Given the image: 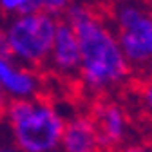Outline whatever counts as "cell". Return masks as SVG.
Segmentation results:
<instances>
[{"label": "cell", "instance_id": "10", "mask_svg": "<svg viewBox=\"0 0 152 152\" xmlns=\"http://www.w3.org/2000/svg\"><path fill=\"white\" fill-rule=\"evenodd\" d=\"M0 7L6 13H18V16L24 15H33V13H40L36 0H0Z\"/></svg>", "mask_w": 152, "mask_h": 152}, {"label": "cell", "instance_id": "14", "mask_svg": "<svg viewBox=\"0 0 152 152\" xmlns=\"http://www.w3.org/2000/svg\"><path fill=\"white\" fill-rule=\"evenodd\" d=\"M121 152H150V150L145 147H140V145H130L127 148H121Z\"/></svg>", "mask_w": 152, "mask_h": 152}, {"label": "cell", "instance_id": "3", "mask_svg": "<svg viewBox=\"0 0 152 152\" xmlns=\"http://www.w3.org/2000/svg\"><path fill=\"white\" fill-rule=\"evenodd\" d=\"M116 27V40L130 69L152 72V7L136 0H103L96 6Z\"/></svg>", "mask_w": 152, "mask_h": 152}, {"label": "cell", "instance_id": "6", "mask_svg": "<svg viewBox=\"0 0 152 152\" xmlns=\"http://www.w3.org/2000/svg\"><path fill=\"white\" fill-rule=\"evenodd\" d=\"M0 87L6 91L9 100H29L40 96L42 83L34 69L0 58Z\"/></svg>", "mask_w": 152, "mask_h": 152}, {"label": "cell", "instance_id": "1", "mask_svg": "<svg viewBox=\"0 0 152 152\" xmlns=\"http://www.w3.org/2000/svg\"><path fill=\"white\" fill-rule=\"evenodd\" d=\"M65 20L74 31L80 47L82 83L98 96H107L114 87L127 85L132 69L120 49V44L107 27L96 6H71Z\"/></svg>", "mask_w": 152, "mask_h": 152}, {"label": "cell", "instance_id": "5", "mask_svg": "<svg viewBox=\"0 0 152 152\" xmlns=\"http://www.w3.org/2000/svg\"><path fill=\"white\" fill-rule=\"evenodd\" d=\"M98 136V150L121 152V143L127 136V112L107 96H98L89 112Z\"/></svg>", "mask_w": 152, "mask_h": 152}, {"label": "cell", "instance_id": "2", "mask_svg": "<svg viewBox=\"0 0 152 152\" xmlns=\"http://www.w3.org/2000/svg\"><path fill=\"white\" fill-rule=\"evenodd\" d=\"M6 118L20 152H54L62 143L65 120L44 96L11 100Z\"/></svg>", "mask_w": 152, "mask_h": 152}, {"label": "cell", "instance_id": "12", "mask_svg": "<svg viewBox=\"0 0 152 152\" xmlns=\"http://www.w3.org/2000/svg\"><path fill=\"white\" fill-rule=\"evenodd\" d=\"M0 58L2 60H15L11 47H9V42H7V34L2 29H0Z\"/></svg>", "mask_w": 152, "mask_h": 152}, {"label": "cell", "instance_id": "15", "mask_svg": "<svg viewBox=\"0 0 152 152\" xmlns=\"http://www.w3.org/2000/svg\"><path fill=\"white\" fill-rule=\"evenodd\" d=\"M0 152H20L18 148H0Z\"/></svg>", "mask_w": 152, "mask_h": 152}, {"label": "cell", "instance_id": "4", "mask_svg": "<svg viewBox=\"0 0 152 152\" xmlns=\"http://www.w3.org/2000/svg\"><path fill=\"white\" fill-rule=\"evenodd\" d=\"M58 18L47 13L18 16L6 31L13 58L24 62L29 69L38 71L47 60L54 44Z\"/></svg>", "mask_w": 152, "mask_h": 152}, {"label": "cell", "instance_id": "8", "mask_svg": "<svg viewBox=\"0 0 152 152\" xmlns=\"http://www.w3.org/2000/svg\"><path fill=\"white\" fill-rule=\"evenodd\" d=\"M60 145L64 152H98L96 129L89 114L74 116L72 120L65 121Z\"/></svg>", "mask_w": 152, "mask_h": 152}, {"label": "cell", "instance_id": "9", "mask_svg": "<svg viewBox=\"0 0 152 152\" xmlns=\"http://www.w3.org/2000/svg\"><path fill=\"white\" fill-rule=\"evenodd\" d=\"M130 89L134 91L136 100L143 110V114L148 118V121H152V72L140 76L132 83H129Z\"/></svg>", "mask_w": 152, "mask_h": 152}, {"label": "cell", "instance_id": "7", "mask_svg": "<svg viewBox=\"0 0 152 152\" xmlns=\"http://www.w3.org/2000/svg\"><path fill=\"white\" fill-rule=\"evenodd\" d=\"M51 65L54 67L56 72L64 76H69L72 72H80V47L78 40L74 36L72 27L65 18H58V26H56V34H54V44L49 54Z\"/></svg>", "mask_w": 152, "mask_h": 152}, {"label": "cell", "instance_id": "11", "mask_svg": "<svg viewBox=\"0 0 152 152\" xmlns=\"http://www.w3.org/2000/svg\"><path fill=\"white\" fill-rule=\"evenodd\" d=\"M40 13H47L54 18H62L69 9V0H36Z\"/></svg>", "mask_w": 152, "mask_h": 152}, {"label": "cell", "instance_id": "13", "mask_svg": "<svg viewBox=\"0 0 152 152\" xmlns=\"http://www.w3.org/2000/svg\"><path fill=\"white\" fill-rule=\"evenodd\" d=\"M9 96L6 94V91L0 87V116H6V110H7V105H9Z\"/></svg>", "mask_w": 152, "mask_h": 152}]
</instances>
